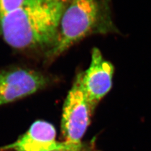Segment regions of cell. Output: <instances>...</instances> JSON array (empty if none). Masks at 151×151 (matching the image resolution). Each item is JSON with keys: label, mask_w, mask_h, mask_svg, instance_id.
<instances>
[{"label": "cell", "mask_w": 151, "mask_h": 151, "mask_svg": "<svg viewBox=\"0 0 151 151\" xmlns=\"http://www.w3.org/2000/svg\"><path fill=\"white\" fill-rule=\"evenodd\" d=\"M49 1H55V2H58L60 3H62L64 4H65V5H67V4L71 1V0H49Z\"/></svg>", "instance_id": "obj_8"}, {"label": "cell", "mask_w": 151, "mask_h": 151, "mask_svg": "<svg viewBox=\"0 0 151 151\" xmlns=\"http://www.w3.org/2000/svg\"><path fill=\"white\" fill-rule=\"evenodd\" d=\"M65 4L27 0L0 20V35L12 48L28 50L53 45Z\"/></svg>", "instance_id": "obj_1"}, {"label": "cell", "mask_w": 151, "mask_h": 151, "mask_svg": "<svg viewBox=\"0 0 151 151\" xmlns=\"http://www.w3.org/2000/svg\"><path fill=\"white\" fill-rule=\"evenodd\" d=\"M105 5L102 0H71L64 8L58 36L47 58L55 59L93 32L108 30L110 25Z\"/></svg>", "instance_id": "obj_2"}, {"label": "cell", "mask_w": 151, "mask_h": 151, "mask_svg": "<svg viewBox=\"0 0 151 151\" xmlns=\"http://www.w3.org/2000/svg\"><path fill=\"white\" fill-rule=\"evenodd\" d=\"M81 149V145L58 142L53 125L44 120H37L16 141L0 147V151H82Z\"/></svg>", "instance_id": "obj_6"}, {"label": "cell", "mask_w": 151, "mask_h": 151, "mask_svg": "<svg viewBox=\"0 0 151 151\" xmlns=\"http://www.w3.org/2000/svg\"><path fill=\"white\" fill-rule=\"evenodd\" d=\"M50 78L40 71L16 68L0 73V106L20 100L48 86Z\"/></svg>", "instance_id": "obj_4"}, {"label": "cell", "mask_w": 151, "mask_h": 151, "mask_svg": "<svg viewBox=\"0 0 151 151\" xmlns=\"http://www.w3.org/2000/svg\"><path fill=\"white\" fill-rule=\"evenodd\" d=\"M92 114L81 86L80 73L63 105L60 126L64 142L74 145H81V140L90 124Z\"/></svg>", "instance_id": "obj_3"}, {"label": "cell", "mask_w": 151, "mask_h": 151, "mask_svg": "<svg viewBox=\"0 0 151 151\" xmlns=\"http://www.w3.org/2000/svg\"><path fill=\"white\" fill-rule=\"evenodd\" d=\"M114 67L104 59L98 48L91 52V63L84 72L81 73V82L92 113L112 87Z\"/></svg>", "instance_id": "obj_5"}, {"label": "cell", "mask_w": 151, "mask_h": 151, "mask_svg": "<svg viewBox=\"0 0 151 151\" xmlns=\"http://www.w3.org/2000/svg\"><path fill=\"white\" fill-rule=\"evenodd\" d=\"M9 151H12V150H9ZM53 151H73V150H53Z\"/></svg>", "instance_id": "obj_9"}, {"label": "cell", "mask_w": 151, "mask_h": 151, "mask_svg": "<svg viewBox=\"0 0 151 151\" xmlns=\"http://www.w3.org/2000/svg\"><path fill=\"white\" fill-rule=\"evenodd\" d=\"M27 0H0V20L8 13L21 6Z\"/></svg>", "instance_id": "obj_7"}]
</instances>
